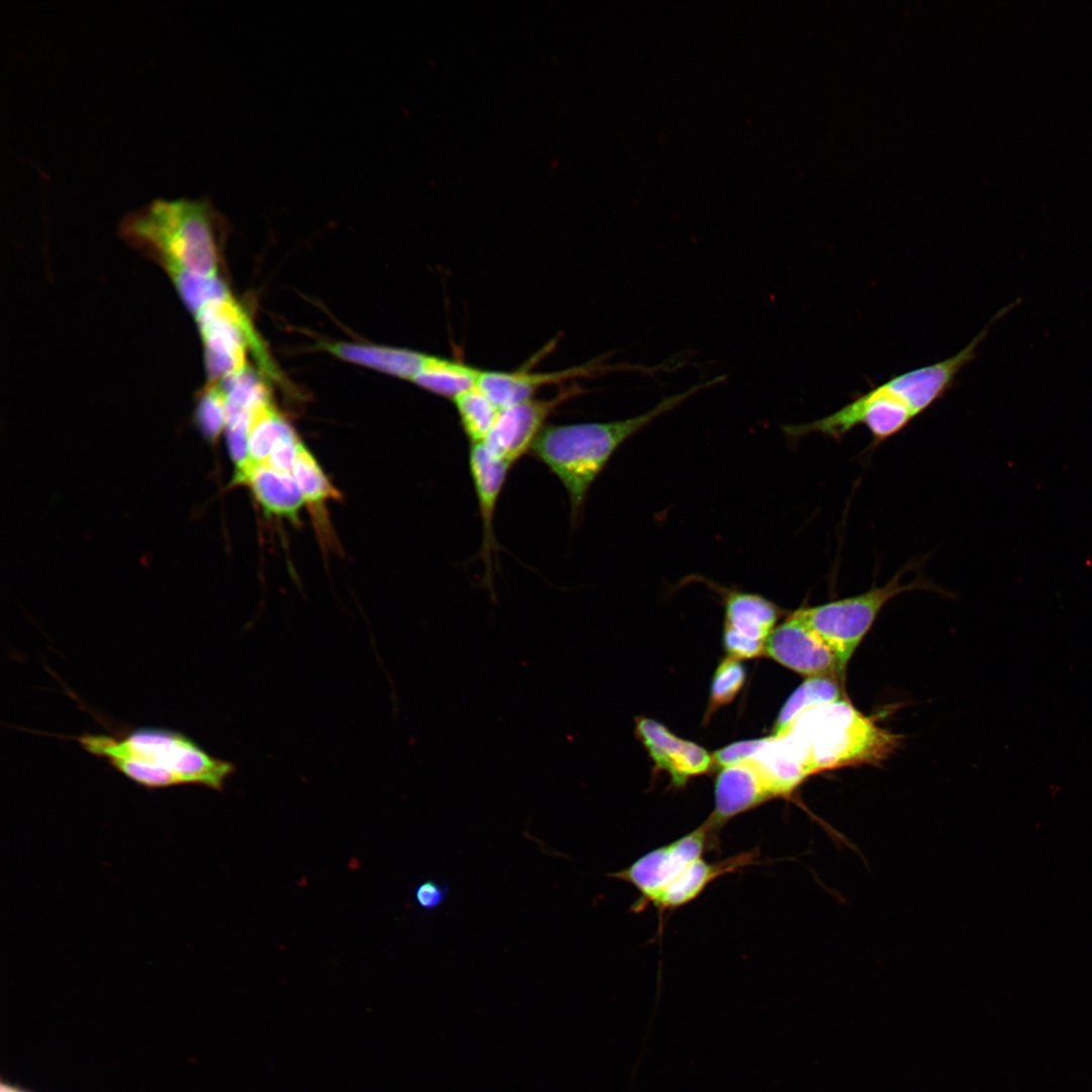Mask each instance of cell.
I'll return each instance as SVG.
<instances>
[{
  "label": "cell",
  "mask_w": 1092,
  "mask_h": 1092,
  "mask_svg": "<svg viewBox=\"0 0 1092 1092\" xmlns=\"http://www.w3.org/2000/svg\"><path fill=\"white\" fill-rule=\"evenodd\" d=\"M989 327L949 358L893 376L855 396L850 402L821 419L783 427L791 439L819 433L841 440L864 426L875 445L898 434L940 399L954 384L959 373L977 356V348Z\"/></svg>",
  "instance_id": "6da1fadb"
},
{
  "label": "cell",
  "mask_w": 1092,
  "mask_h": 1092,
  "mask_svg": "<svg viewBox=\"0 0 1092 1092\" xmlns=\"http://www.w3.org/2000/svg\"><path fill=\"white\" fill-rule=\"evenodd\" d=\"M74 738L88 753L148 789L197 785L222 791L236 772L234 763L212 756L189 736L171 729L141 727Z\"/></svg>",
  "instance_id": "7a4b0ae2"
},
{
  "label": "cell",
  "mask_w": 1092,
  "mask_h": 1092,
  "mask_svg": "<svg viewBox=\"0 0 1092 1092\" xmlns=\"http://www.w3.org/2000/svg\"><path fill=\"white\" fill-rule=\"evenodd\" d=\"M725 379V375H720L696 384L682 392L662 398L651 410L629 419L605 423L546 425L530 453L563 485L570 503L572 523L579 519L594 481L624 442L690 396Z\"/></svg>",
  "instance_id": "3957f363"
},
{
  "label": "cell",
  "mask_w": 1092,
  "mask_h": 1092,
  "mask_svg": "<svg viewBox=\"0 0 1092 1092\" xmlns=\"http://www.w3.org/2000/svg\"><path fill=\"white\" fill-rule=\"evenodd\" d=\"M218 215L206 199H155L127 213L121 237L145 251L171 274L184 271L216 276Z\"/></svg>",
  "instance_id": "277c9868"
},
{
  "label": "cell",
  "mask_w": 1092,
  "mask_h": 1092,
  "mask_svg": "<svg viewBox=\"0 0 1092 1092\" xmlns=\"http://www.w3.org/2000/svg\"><path fill=\"white\" fill-rule=\"evenodd\" d=\"M782 734L801 756L809 776L848 765L879 764L901 741L900 735L878 726L845 699L803 712Z\"/></svg>",
  "instance_id": "5b68a950"
},
{
  "label": "cell",
  "mask_w": 1092,
  "mask_h": 1092,
  "mask_svg": "<svg viewBox=\"0 0 1092 1092\" xmlns=\"http://www.w3.org/2000/svg\"><path fill=\"white\" fill-rule=\"evenodd\" d=\"M900 578L901 573H898L883 586H874L862 594L823 605L801 608L793 614L828 645L846 668L854 650L890 600L908 590L929 588L921 581L903 584Z\"/></svg>",
  "instance_id": "8992f818"
},
{
  "label": "cell",
  "mask_w": 1092,
  "mask_h": 1092,
  "mask_svg": "<svg viewBox=\"0 0 1092 1092\" xmlns=\"http://www.w3.org/2000/svg\"><path fill=\"white\" fill-rule=\"evenodd\" d=\"M195 317L204 345L209 383L245 369L248 347L267 372L276 375L249 317L232 296L207 303Z\"/></svg>",
  "instance_id": "52a82bcc"
},
{
  "label": "cell",
  "mask_w": 1092,
  "mask_h": 1092,
  "mask_svg": "<svg viewBox=\"0 0 1092 1092\" xmlns=\"http://www.w3.org/2000/svg\"><path fill=\"white\" fill-rule=\"evenodd\" d=\"M716 834L706 821L694 831L650 850L629 867L610 873L608 877L636 888L639 898L631 910L639 912L646 905L653 904L658 895L692 862L703 857L704 852L716 842Z\"/></svg>",
  "instance_id": "ba28073f"
},
{
  "label": "cell",
  "mask_w": 1092,
  "mask_h": 1092,
  "mask_svg": "<svg viewBox=\"0 0 1092 1092\" xmlns=\"http://www.w3.org/2000/svg\"><path fill=\"white\" fill-rule=\"evenodd\" d=\"M583 391V387L574 382L562 387L554 397L530 398L500 410L481 444L493 457L513 465L530 452L556 408Z\"/></svg>",
  "instance_id": "9c48e42d"
},
{
  "label": "cell",
  "mask_w": 1092,
  "mask_h": 1092,
  "mask_svg": "<svg viewBox=\"0 0 1092 1092\" xmlns=\"http://www.w3.org/2000/svg\"><path fill=\"white\" fill-rule=\"evenodd\" d=\"M764 653L782 665L809 677L844 679L845 668L835 653L793 613L771 632Z\"/></svg>",
  "instance_id": "30bf717a"
},
{
  "label": "cell",
  "mask_w": 1092,
  "mask_h": 1092,
  "mask_svg": "<svg viewBox=\"0 0 1092 1092\" xmlns=\"http://www.w3.org/2000/svg\"><path fill=\"white\" fill-rule=\"evenodd\" d=\"M779 617V608L761 596L730 594L725 605L723 636L729 656L743 659L764 653Z\"/></svg>",
  "instance_id": "8fae6325"
},
{
  "label": "cell",
  "mask_w": 1092,
  "mask_h": 1092,
  "mask_svg": "<svg viewBox=\"0 0 1092 1092\" xmlns=\"http://www.w3.org/2000/svg\"><path fill=\"white\" fill-rule=\"evenodd\" d=\"M615 367L605 365L602 358L587 364L553 372H531L527 368L515 371L482 370L477 386L499 408L533 398L546 385L561 384L568 380L593 377Z\"/></svg>",
  "instance_id": "7c38bea8"
},
{
  "label": "cell",
  "mask_w": 1092,
  "mask_h": 1092,
  "mask_svg": "<svg viewBox=\"0 0 1092 1092\" xmlns=\"http://www.w3.org/2000/svg\"><path fill=\"white\" fill-rule=\"evenodd\" d=\"M776 798L756 761L748 758L724 767L715 783V810L707 820L717 833L731 818Z\"/></svg>",
  "instance_id": "4fadbf2b"
},
{
  "label": "cell",
  "mask_w": 1092,
  "mask_h": 1092,
  "mask_svg": "<svg viewBox=\"0 0 1092 1092\" xmlns=\"http://www.w3.org/2000/svg\"><path fill=\"white\" fill-rule=\"evenodd\" d=\"M637 734L656 768L667 771L676 787L692 777L709 770L713 757L700 745L678 738L662 724L649 719L636 721Z\"/></svg>",
  "instance_id": "5bb4252c"
},
{
  "label": "cell",
  "mask_w": 1092,
  "mask_h": 1092,
  "mask_svg": "<svg viewBox=\"0 0 1092 1092\" xmlns=\"http://www.w3.org/2000/svg\"><path fill=\"white\" fill-rule=\"evenodd\" d=\"M512 466L493 457L481 443L470 445L469 470L482 524L480 557L487 583L491 580L492 556L498 547L493 530L495 508Z\"/></svg>",
  "instance_id": "9a60e30c"
},
{
  "label": "cell",
  "mask_w": 1092,
  "mask_h": 1092,
  "mask_svg": "<svg viewBox=\"0 0 1092 1092\" xmlns=\"http://www.w3.org/2000/svg\"><path fill=\"white\" fill-rule=\"evenodd\" d=\"M757 851H745L717 862L703 857L692 862L655 899L653 905L661 912L681 907L696 899L714 880L756 862Z\"/></svg>",
  "instance_id": "2e32d148"
},
{
  "label": "cell",
  "mask_w": 1092,
  "mask_h": 1092,
  "mask_svg": "<svg viewBox=\"0 0 1092 1092\" xmlns=\"http://www.w3.org/2000/svg\"><path fill=\"white\" fill-rule=\"evenodd\" d=\"M240 484L249 486L252 495L267 515L297 522L304 500L292 473L277 471L265 465L253 466Z\"/></svg>",
  "instance_id": "e0dca14e"
},
{
  "label": "cell",
  "mask_w": 1092,
  "mask_h": 1092,
  "mask_svg": "<svg viewBox=\"0 0 1092 1092\" xmlns=\"http://www.w3.org/2000/svg\"><path fill=\"white\" fill-rule=\"evenodd\" d=\"M750 758L760 767L776 798L790 797L809 777L801 756L784 734L768 736Z\"/></svg>",
  "instance_id": "ac0fdd59"
},
{
  "label": "cell",
  "mask_w": 1092,
  "mask_h": 1092,
  "mask_svg": "<svg viewBox=\"0 0 1092 1092\" xmlns=\"http://www.w3.org/2000/svg\"><path fill=\"white\" fill-rule=\"evenodd\" d=\"M325 348L344 360L412 381L428 356L408 349L350 343L328 344Z\"/></svg>",
  "instance_id": "d6986e66"
},
{
  "label": "cell",
  "mask_w": 1092,
  "mask_h": 1092,
  "mask_svg": "<svg viewBox=\"0 0 1092 1092\" xmlns=\"http://www.w3.org/2000/svg\"><path fill=\"white\" fill-rule=\"evenodd\" d=\"M482 370L460 360L428 355L413 382L442 397L453 400L477 386Z\"/></svg>",
  "instance_id": "ffe728a7"
},
{
  "label": "cell",
  "mask_w": 1092,
  "mask_h": 1092,
  "mask_svg": "<svg viewBox=\"0 0 1092 1092\" xmlns=\"http://www.w3.org/2000/svg\"><path fill=\"white\" fill-rule=\"evenodd\" d=\"M318 526L325 525V505L339 499L340 492L333 486L312 454L301 444L291 471Z\"/></svg>",
  "instance_id": "44dd1931"
},
{
  "label": "cell",
  "mask_w": 1092,
  "mask_h": 1092,
  "mask_svg": "<svg viewBox=\"0 0 1092 1092\" xmlns=\"http://www.w3.org/2000/svg\"><path fill=\"white\" fill-rule=\"evenodd\" d=\"M841 680L832 676H811L804 680L780 711L772 735H780L803 712L843 700Z\"/></svg>",
  "instance_id": "7402d4cb"
},
{
  "label": "cell",
  "mask_w": 1092,
  "mask_h": 1092,
  "mask_svg": "<svg viewBox=\"0 0 1092 1092\" xmlns=\"http://www.w3.org/2000/svg\"><path fill=\"white\" fill-rule=\"evenodd\" d=\"M293 431L272 402L258 408L252 416L248 435L249 457L252 465L264 464L276 443Z\"/></svg>",
  "instance_id": "603a6c76"
},
{
  "label": "cell",
  "mask_w": 1092,
  "mask_h": 1092,
  "mask_svg": "<svg viewBox=\"0 0 1092 1092\" xmlns=\"http://www.w3.org/2000/svg\"><path fill=\"white\" fill-rule=\"evenodd\" d=\"M452 401L470 445L482 443L500 410L478 386L459 394Z\"/></svg>",
  "instance_id": "cb8c5ba5"
},
{
  "label": "cell",
  "mask_w": 1092,
  "mask_h": 1092,
  "mask_svg": "<svg viewBox=\"0 0 1092 1092\" xmlns=\"http://www.w3.org/2000/svg\"><path fill=\"white\" fill-rule=\"evenodd\" d=\"M188 308L195 314L207 303L231 296L218 276H199L184 271L169 274Z\"/></svg>",
  "instance_id": "d4e9b609"
},
{
  "label": "cell",
  "mask_w": 1092,
  "mask_h": 1092,
  "mask_svg": "<svg viewBox=\"0 0 1092 1092\" xmlns=\"http://www.w3.org/2000/svg\"><path fill=\"white\" fill-rule=\"evenodd\" d=\"M195 420L204 437L212 442L216 441L225 429V397L217 383H209L202 390Z\"/></svg>",
  "instance_id": "484cf974"
},
{
  "label": "cell",
  "mask_w": 1092,
  "mask_h": 1092,
  "mask_svg": "<svg viewBox=\"0 0 1092 1092\" xmlns=\"http://www.w3.org/2000/svg\"><path fill=\"white\" fill-rule=\"evenodd\" d=\"M744 681L745 668L739 659L729 656L722 660L713 676L709 712L729 704Z\"/></svg>",
  "instance_id": "4316f807"
},
{
  "label": "cell",
  "mask_w": 1092,
  "mask_h": 1092,
  "mask_svg": "<svg viewBox=\"0 0 1092 1092\" xmlns=\"http://www.w3.org/2000/svg\"><path fill=\"white\" fill-rule=\"evenodd\" d=\"M301 442L295 431L282 437L274 446L265 466L281 472L291 473Z\"/></svg>",
  "instance_id": "83f0119b"
},
{
  "label": "cell",
  "mask_w": 1092,
  "mask_h": 1092,
  "mask_svg": "<svg viewBox=\"0 0 1092 1092\" xmlns=\"http://www.w3.org/2000/svg\"><path fill=\"white\" fill-rule=\"evenodd\" d=\"M766 740L767 737L732 743L717 750L713 755V760L722 768L737 764L752 757Z\"/></svg>",
  "instance_id": "f1b7e54d"
},
{
  "label": "cell",
  "mask_w": 1092,
  "mask_h": 1092,
  "mask_svg": "<svg viewBox=\"0 0 1092 1092\" xmlns=\"http://www.w3.org/2000/svg\"><path fill=\"white\" fill-rule=\"evenodd\" d=\"M449 889L434 880H426L415 889V900L424 910L432 911L440 907L447 896Z\"/></svg>",
  "instance_id": "f546056e"
},
{
  "label": "cell",
  "mask_w": 1092,
  "mask_h": 1092,
  "mask_svg": "<svg viewBox=\"0 0 1092 1092\" xmlns=\"http://www.w3.org/2000/svg\"><path fill=\"white\" fill-rule=\"evenodd\" d=\"M1 1092H24V1091H21L18 1088L12 1087V1086L7 1085V1084L2 1082L1 1083Z\"/></svg>",
  "instance_id": "4dcf8cb0"
}]
</instances>
